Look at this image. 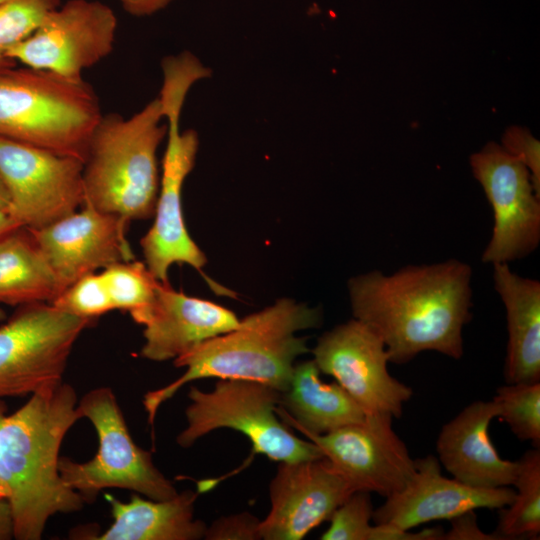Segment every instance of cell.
<instances>
[{
  "instance_id": "1",
  "label": "cell",
  "mask_w": 540,
  "mask_h": 540,
  "mask_svg": "<svg viewBox=\"0 0 540 540\" xmlns=\"http://www.w3.org/2000/svg\"><path fill=\"white\" fill-rule=\"evenodd\" d=\"M471 279V267L457 259L390 275L373 270L348 281L353 318L381 337L392 363L425 351L460 359L463 328L472 319Z\"/></svg>"
},
{
  "instance_id": "2",
  "label": "cell",
  "mask_w": 540,
  "mask_h": 540,
  "mask_svg": "<svg viewBox=\"0 0 540 540\" xmlns=\"http://www.w3.org/2000/svg\"><path fill=\"white\" fill-rule=\"evenodd\" d=\"M77 404L75 389L63 381L31 394L11 414L0 399V498L11 508L14 539L39 540L52 516L85 505L59 472L62 442L81 419Z\"/></svg>"
},
{
  "instance_id": "3",
  "label": "cell",
  "mask_w": 540,
  "mask_h": 540,
  "mask_svg": "<svg viewBox=\"0 0 540 540\" xmlns=\"http://www.w3.org/2000/svg\"><path fill=\"white\" fill-rule=\"evenodd\" d=\"M322 311L289 298L277 300L243 319L235 329L208 339L173 360L185 372L159 389L148 391L143 406L153 425L160 406L184 385L199 379L256 381L285 392L297 357L310 351L297 332L318 328Z\"/></svg>"
},
{
  "instance_id": "4",
  "label": "cell",
  "mask_w": 540,
  "mask_h": 540,
  "mask_svg": "<svg viewBox=\"0 0 540 540\" xmlns=\"http://www.w3.org/2000/svg\"><path fill=\"white\" fill-rule=\"evenodd\" d=\"M159 97L129 118L103 114L83 162L84 202L130 223L154 216L160 177L157 149L167 134Z\"/></svg>"
},
{
  "instance_id": "5",
  "label": "cell",
  "mask_w": 540,
  "mask_h": 540,
  "mask_svg": "<svg viewBox=\"0 0 540 540\" xmlns=\"http://www.w3.org/2000/svg\"><path fill=\"white\" fill-rule=\"evenodd\" d=\"M102 115L84 79L27 66L0 71V136L84 162Z\"/></svg>"
},
{
  "instance_id": "6",
  "label": "cell",
  "mask_w": 540,
  "mask_h": 540,
  "mask_svg": "<svg viewBox=\"0 0 540 540\" xmlns=\"http://www.w3.org/2000/svg\"><path fill=\"white\" fill-rule=\"evenodd\" d=\"M191 403L185 410L187 425L176 441L191 447L201 437L220 428L244 434L254 454L276 462L324 458L312 441L303 440L278 418L281 393L266 384L249 380L219 379L210 391L191 386Z\"/></svg>"
},
{
  "instance_id": "7",
  "label": "cell",
  "mask_w": 540,
  "mask_h": 540,
  "mask_svg": "<svg viewBox=\"0 0 540 540\" xmlns=\"http://www.w3.org/2000/svg\"><path fill=\"white\" fill-rule=\"evenodd\" d=\"M77 410L80 418L93 425L98 450L92 459L81 463L61 456L59 472L84 504H93L107 488L130 490L153 500L177 495L174 484L155 466L151 453L134 442L111 388L88 391L78 400Z\"/></svg>"
},
{
  "instance_id": "8",
  "label": "cell",
  "mask_w": 540,
  "mask_h": 540,
  "mask_svg": "<svg viewBox=\"0 0 540 540\" xmlns=\"http://www.w3.org/2000/svg\"><path fill=\"white\" fill-rule=\"evenodd\" d=\"M193 86L192 79L179 71L163 76L160 100L167 119V145L162 162L159 193L154 223L141 238L145 264L160 282H168V270L173 264H187L200 273L207 263L185 226L182 209V188L194 168L199 148L195 130L180 132L179 120L185 98Z\"/></svg>"
},
{
  "instance_id": "9",
  "label": "cell",
  "mask_w": 540,
  "mask_h": 540,
  "mask_svg": "<svg viewBox=\"0 0 540 540\" xmlns=\"http://www.w3.org/2000/svg\"><path fill=\"white\" fill-rule=\"evenodd\" d=\"M91 324L47 302L18 306L0 326V399L62 382L73 346Z\"/></svg>"
},
{
  "instance_id": "10",
  "label": "cell",
  "mask_w": 540,
  "mask_h": 540,
  "mask_svg": "<svg viewBox=\"0 0 540 540\" xmlns=\"http://www.w3.org/2000/svg\"><path fill=\"white\" fill-rule=\"evenodd\" d=\"M6 212L18 227L40 229L84 203L83 161L0 136Z\"/></svg>"
},
{
  "instance_id": "11",
  "label": "cell",
  "mask_w": 540,
  "mask_h": 540,
  "mask_svg": "<svg viewBox=\"0 0 540 540\" xmlns=\"http://www.w3.org/2000/svg\"><path fill=\"white\" fill-rule=\"evenodd\" d=\"M118 20L100 1L69 0L50 11L37 29L7 56L27 67L72 80L113 50Z\"/></svg>"
},
{
  "instance_id": "12",
  "label": "cell",
  "mask_w": 540,
  "mask_h": 540,
  "mask_svg": "<svg viewBox=\"0 0 540 540\" xmlns=\"http://www.w3.org/2000/svg\"><path fill=\"white\" fill-rule=\"evenodd\" d=\"M470 165L494 216L482 262L509 264L532 253L540 242V195L528 169L494 142L474 153Z\"/></svg>"
},
{
  "instance_id": "13",
  "label": "cell",
  "mask_w": 540,
  "mask_h": 540,
  "mask_svg": "<svg viewBox=\"0 0 540 540\" xmlns=\"http://www.w3.org/2000/svg\"><path fill=\"white\" fill-rule=\"evenodd\" d=\"M311 352L320 372L332 376L367 414L402 416L413 390L389 373L386 346L370 326L352 318L325 332Z\"/></svg>"
},
{
  "instance_id": "14",
  "label": "cell",
  "mask_w": 540,
  "mask_h": 540,
  "mask_svg": "<svg viewBox=\"0 0 540 540\" xmlns=\"http://www.w3.org/2000/svg\"><path fill=\"white\" fill-rule=\"evenodd\" d=\"M388 414H367L364 421L332 432L303 434L322 451L354 491L386 498L402 489L415 461L392 426Z\"/></svg>"
},
{
  "instance_id": "15",
  "label": "cell",
  "mask_w": 540,
  "mask_h": 540,
  "mask_svg": "<svg viewBox=\"0 0 540 540\" xmlns=\"http://www.w3.org/2000/svg\"><path fill=\"white\" fill-rule=\"evenodd\" d=\"M353 492L326 458L279 462L269 485L271 507L260 521L261 538L301 540Z\"/></svg>"
},
{
  "instance_id": "16",
  "label": "cell",
  "mask_w": 540,
  "mask_h": 540,
  "mask_svg": "<svg viewBox=\"0 0 540 540\" xmlns=\"http://www.w3.org/2000/svg\"><path fill=\"white\" fill-rule=\"evenodd\" d=\"M128 224L84 202L79 212L29 230L64 291L99 268L135 259L126 239Z\"/></svg>"
},
{
  "instance_id": "17",
  "label": "cell",
  "mask_w": 540,
  "mask_h": 540,
  "mask_svg": "<svg viewBox=\"0 0 540 540\" xmlns=\"http://www.w3.org/2000/svg\"><path fill=\"white\" fill-rule=\"evenodd\" d=\"M414 461V472L405 486L373 511L375 524L410 530L431 521H450L479 508L499 510L510 505L515 497V489L509 486L475 488L445 477L433 455Z\"/></svg>"
},
{
  "instance_id": "18",
  "label": "cell",
  "mask_w": 540,
  "mask_h": 540,
  "mask_svg": "<svg viewBox=\"0 0 540 540\" xmlns=\"http://www.w3.org/2000/svg\"><path fill=\"white\" fill-rule=\"evenodd\" d=\"M139 324L144 326L145 339L140 356L162 362L235 329L240 319L228 308L160 282L155 300Z\"/></svg>"
},
{
  "instance_id": "19",
  "label": "cell",
  "mask_w": 540,
  "mask_h": 540,
  "mask_svg": "<svg viewBox=\"0 0 540 540\" xmlns=\"http://www.w3.org/2000/svg\"><path fill=\"white\" fill-rule=\"evenodd\" d=\"M497 416L492 400H477L442 426L437 459L454 479L483 489L513 486L519 462L501 458L489 435L490 423Z\"/></svg>"
},
{
  "instance_id": "20",
  "label": "cell",
  "mask_w": 540,
  "mask_h": 540,
  "mask_svg": "<svg viewBox=\"0 0 540 540\" xmlns=\"http://www.w3.org/2000/svg\"><path fill=\"white\" fill-rule=\"evenodd\" d=\"M494 288L506 311V383L540 382V282L514 273L508 263L493 264Z\"/></svg>"
},
{
  "instance_id": "21",
  "label": "cell",
  "mask_w": 540,
  "mask_h": 540,
  "mask_svg": "<svg viewBox=\"0 0 540 540\" xmlns=\"http://www.w3.org/2000/svg\"><path fill=\"white\" fill-rule=\"evenodd\" d=\"M198 493L186 490L166 500H153L133 493L128 502L110 494L113 522L94 540H198L206 525L194 517Z\"/></svg>"
},
{
  "instance_id": "22",
  "label": "cell",
  "mask_w": 540,
  "mask_h": 540,
  "mask_svg": "<svg viewBox=\"0 0 540 540\" xmlns=\"http://www.w3.org/2000/svg\"><path fill=\"white\" fill-rule=\"evenodd\" d=\"M314 360L294 366L288 389L281 393L277 413L296 429L322 435L360 423L367 413L337 382L326 383Z\"/></svg>"
},
{
  "instance_id": "23",
  "label": "cell",
  "mask_w": 540,
  "mask_h": 540,
  "mask_svg": "<svg viewBox=\"0 0 540 540\" xmlns=\"http://www.w3.org/2000/svg\"><path fill=\"white\" fill-rule=\"evenodd\" d=\"M61 292L29 229L17 227L0 236V303H51Z\"/></svg>"
},
{
  "instance_id": "24",
  "label": "cell",
  "mask_w": 540,
  "mask_h": 540,
  "mask_svg": "<svg viewBox=\"0 0 540 540\" xmlns=\"http://www.w3.org/2000/svg\"><path fill=\"white\" fill-rule=\"evenodd\" d=\"M513 486L516 487L512 503L499 513L494 534L499 540L539 538L540 534V449L525 452Z\"/></svg>"
},
{
  "instance_id": "25",
  "label": "cell",
  "mask_w": 540,
  "mask_h": 540,
  "mask_svg": "<svg viewBox=\"0 0 540 540\" xmlns=\"http://www.w3.org/2000/svg\"><path fill=\"white\" fill-rule=\"evenodd\" d=\"M113 308L130 313L136 323L152 306L160 281L139 261L109 265L100 273Z\"/></svg>"
},
{
  "instance_id": "26",
  "label": "cell",
  "mask_w": 540,
  "mask_h": 540,
  "mask_svg": "<svg viewBox=\"0 0 540 540\" xmlns=\"http://www.w3.org/2000/svg\"><path fill=\"white\" fill-rule=\"evenodd\" d=\"M492 401L498 416L520 441L540 445V382L500 386Z\"/></svg>"
},
{
  "instance_id": "27",
  "label": "cell",
  "mask_w": 540,
  "mask_h": 540,
  "mask_svg": "<svg viewBox=\"0 0 540 540\" xmlns=\"http://www.w3.org/2000/svg\"><path fill=\"white\" fill-rule=\"evenodd\" d=\"M60 0H4L0 2V71L15 67L8 51L29 37Z\"/></svg>"
},
{
  "instance_id": "28",
  "label": "cell",
  "mask_w": 540,
  "mask_h": 540,
  "mask_svg": "<svg viewBox=\"0 0 540 540\" xmlns=\"http://www.w3.org/2000/svg\"><path fill=\"white\" fill-rule=\"evenodd\" d=\"M371 493L353 492L331 515L321 540H372L374 525Z\"/></svg>"
},
{
  "instance_id": "29",
  "label": "cell",
  "mask_w": 540,
  "mask_h": 540,
  "mask_svg": "<svg viewBox=\"0 0 540 540\" xmlns=\"http://www.w3.org/2000/svg\"><path fill=\"white\" fill-rule=\"evenodd\" d=\"M51 304L76 317L93 321L114 310L100 274H87L64 291Z\"/></svg>"
},
{
  "instance_id": "30",
  "label": "cell",
  "mask_w": 540,
  "mask_h": 540,
  "mask_svg": "<svg viewBox=\"0 0 540 540\" xmlns=\"http://www.w3.org/2000/svg\"><path fill=\"white\" fill-rule=\"evenodd\" d=\"M501 147L528 169L540 195V142L526 129L512 126L504 133Z\"/></svg>"
},
{
  "instance_id": "31",
  "label": "cell",
  "mask_w": 540,
  "mask_h": 540,
  "mask_svg": "<svg viewBox=\"0 0 540 540\" xmlns=\"http://www.w3.org/2000/svg\"><path fill=\"white\" fill-rule=\"evenodd\" d=\"M260 521L248 512H242L215 520L206 527L204 539L207 540H258Z\"/></svg>"
},
{
  "instance_id": "32",
  "label": "cell",
  "mask_w": 540,
  "mask_h": 540,
  "mask_svg": "<svg viewBox=\"0 0 540 540\" xmlns=\"http://www.w3.org/2000/svg\"><path fill=\"white\" fill-rule=\"evenodd\" d=\"M451 529L443 534L442 540H499L494 534L484 533L477 525L474 511H469L450 520Z\"/></svg>"
},
{
  "instance_id": "33",
  "label": "cell",
  "mask_w": 540,
  "mask_h": 540,
  "mask_svg": "<svg viewBox=\"0 0 540 540\" xmlns=\"http://www.w3.org/2000/svg\"><path fill=\"white\" fill-rule=\"evenodd\" d=\"M125 12L135 17L153 15L166 8L174 0H119Z\"/></svg>"
},
{
  "instance_id": "34",
  "label": "cell",
  "mask_w": 540,
  "mask_h": 540,
  "mask_svg": "<svg viewBox=\"0 0 540 540\" xmlns=\"http://www.w3.org/2000/svg\"><path fill=\"white\" fill-rule=\"evenodd\" d=\"M14 539V521L8 502L0 498V540Z\"/></svg>"
},
{
  "instance_id": "35",
  "label": "cell",
  "mask_w": 540,
  "mask_h": 540,
  "mask_svg": "<svg viewBox=\"0 0 540 540\" xmlns=\"http://www.w3.org/2000/svg\"><path fill=\"white\" fill-rule=\"evenodd\" d=\"M18 226L11 219L9 214L5 210L0 209V236L7 232L17 228Z\"/></svg>"
},
{
  "instance_id": "36",
  "label": "cell",
  "mask_w": 540,
  "mask_h": 540,
  "mask_svg": "<svg viewBox=\"0 0 540 540\" xmlns=\"http://www.w3.org/2000/svg\"><path fill=\"white\" fill-rule=\"evenodd\" d=\"M9 205V195L7 189L0 177V209L7 210Z\"/></svg>"
},
{
  "instance_id": "37",
  "label": "cell",
  "mask_w": 540,
  "mask_h": 540,
  "mask_svg": "<svg viewBox=\"0 0 540 540\" xmlns=\"http://www.w3.org/2000/svg\"><path fill=\"white\" fill-rule=\"evenodd\" d=\"M6 320V313L0 308V321Z\"/></svg>"
},
{
  "instance_id": "38",
  "label": "cell",
  "mask_w": 540,
  "mask_h": 540,
  "mask_svg": "<svg viewBox=\"0 0 540 540\" xmlns=\"http://www.w3.org/2000/svg\"><path fill=\"white\" fill-rule=\"evenodd\" d=\"M2 1H4V0H0V2H2Z\"/></svg>"
}]
</instances>
